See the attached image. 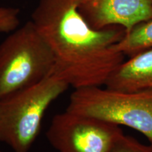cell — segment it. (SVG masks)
I'll return each mask as SVG.
<instances>
[{
    "instance_id": "obj_7",
    "label": "cell",
    "mask_w": 152,
    "mask_h": 152,
    "mask_svg": "<svg viewBox=\"0 0 152 152\" xmlns=\"http://www.w3.org/2000/svg\"><path fill=\"white\" fill-rule=\"evenodd\" d=\"M105 86L122 92L152 91V49L123 61L110 75Z\"/></svg>"
},
{
    "instance_id": "obj_1",
    "label": "cell",
    "mask_w": 152,
    "mask_h": 152,
    "mask_svg": "<svg viewBox=\"0 0 152 152\" xmlns=\"http://www.w3.org/2000/svg\"><path fill=\"white\" fill-rule=\"evenodd\" d=\"M79 0H39L32 22L54 54L53 75L75 89L105 85L123 61L115 45L125 30H95L78 9Z\"/></svg>"
},
{
    "instance_id": "obj_10",
    "label": "cell",
    "mask_w": 152,
    "mask_h": 152,
    "mask_svg": "<svg viewBox=\"0 0 152 152\" xmlns=\"http://www.w3.org/2000/svg\"><path fill=\"white\" fill-rule=\"evenodd\" d=\"M19 9L0 7V33H10L19 27Z\"/></svg>"
},
{
    "instance_id": "obj_3",
    "label": "cell",
    "mask_w": 152,
    "mask_h": 152,
    "mask_svg": "<svg viewBox=\"0 0 152 152\" xmlns=\"http://www.w3.org/2000/svg\"><path fill=\"white\" fill-rule=\"evenodd\" d=\"M54 54L32 20L0 44V99L53 75Z\"/></svg>"
},
{
    "instance_id": "obj_4",
    "label": "cell",
    "mask_w": 152,
    "mask_h": 152,
    "mask_svg": "<svg viewBox=\"0 0 152 152\" xmlns=\"http://www.w3.org/2000/svg\"><path fill=\"white\" fill-rule=\"evenodd\" d=\"M66 110L130 127L144 134L152 145V91L128 92L101 86L76 89Z\"/></svg>"
},
{
    "instance_id": "obj_2",
    "label": "cell",
    "mask_w": 152,
    "mask_h": 152,
    "mask_svg": "<svg viewBox=\"0 0 152 152\" xmlns=\"http://www.w3.org/2000/svg\"><path fill=\"white\" fill-rule=\"evenodd\" d=\"M68 87L65 81L52 75L0 99V142L14 152H29L45 112Z\"/></svg>"
},
{
    "instance_id": "obj_9",
    "label": "cell",
    "mask_w": 152,
    "mask_h": 152,
    "mask_svg": "<svg viewBox=\"0 0 152 152\" xmlns=\"http://www.w3.org/2000/svg\"><path fill=\"white\" fill-rule=\"evenodd\" d=\"M110 152H152V145H144L123 133L115 142Z\"/></svg>"
},
{
    "instance_id": "obj_6",
    "label": "cell",
    "mask_w": 152,
    "mask_h": 152,
    "mask_svg": "<svg viewBox=\"0 0 152 152\" xmlns=\"http://www.w3.org/2000/svg\"><path fill=\"white\" fill-rule=\"evenodd\" d=\"M78 9L95 30L118 26L127 33L152 19V0H79Z\"/></svg>"
},
{
    "instance_id": "obj_8",
    "label": "cell",
    "mask_w": 152,
    "mask_h": 152,
    "mask_svg": "<svg viewBox=\"0 0 152 152\" xmlns=\"http://www.w3.org/2000/svg\"><path fill=\"white\" fill-rule=\"evenodd\" d=\"M115 48L129 57L152 49V19L136 25L125 33Z\"/></svg>"
},
{
    "instance_id": "obj_5",
    "label": "cell",
    "mask_w": 152,
    "mask_h": 152,
    "mask_svg": "<svg viewBox=\"0 0 152 152\" xmlns=\"http://www.w3.org/2000/svg\"><path fill=\"white\" fill-rule=\"evenodd\" d=\"M123 134L118 125L66 110L54 115L46 135L58 152H110Z\"/></svg>"
}]
</instances>
